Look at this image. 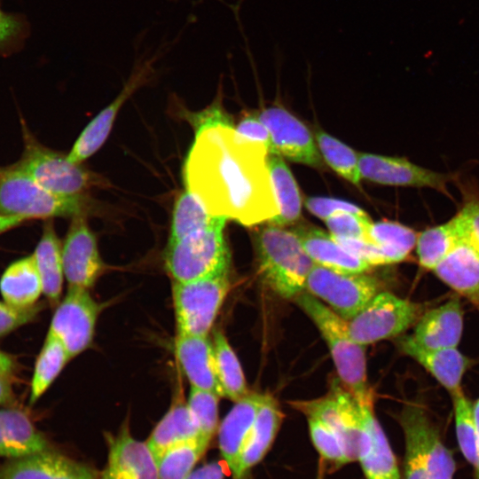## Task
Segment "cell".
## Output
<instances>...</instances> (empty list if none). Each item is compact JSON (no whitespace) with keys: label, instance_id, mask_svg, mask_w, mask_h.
I'll return each instance as SVG.
<instances>
[{"label":"cell","instance_id":"32","mask_svg":"<svg viewBox=\"0 0 479 479\" xmlns=\"http://www.w3.org/2000/svg\"><path fill=\"white\" fill-rule=\"evenodd\" d=\"M226 220L225 217L211 215L201 201L185 189L175 202L169 243Z\"/></svg>","mask_w":479,"mask_h":479},{"label":"cell","instance_id":"6","mask_svg":"<svg viewBox=\"0 0 479 479\" xmlns=\"http://www.w3.org/2000/svg\"><path fill=\"white\" fill-rule=\"evenodd\" d=\"M23 152L16 163L37 183L63 196H83L93 187L104 185L97 174L67 155L43 145L22 122Z\"/></svg>","mask_w":479,"mask_h":479},{"label":"cell","instance_id":"54","mask_svg":"<svg viewBox=\"0 0 479 479\" xmlns=\"http://www.w3.org/2000/svg\"><path fill=\"white\" fill-rule=\"evenodd\" d=\"M325 469H326V463L324 460H322L320 459V461L318 463V474H317V478L316 479H324V472H325Z\"/></svg>","mask_w":479,"mask_h":479},{"label":"cell","instance_id":"5","mask_svg":"<svg viewBox=\"0 0 479 479\" xmlns=\"http://www.w3.org/2000/svg\"><path fill=\"white\" fill-rule=\"evenodd\" d=\"M397 420L405 444L404 479H453L452 453L422 405L406 404Z\"/></svg>","mask_w":479,"mask_h":479},{"label":"cell","instance_id":"12","mask_svg":"<svg viewBox=\"0 0 479 479\" xmlns=\"http://www.w3.org/2000/svg\"><path fill=\"white\" fill-rule=\"evenodd\" d=\"M86 216L73 217L62 244V260L68 287L90 290L104 273L106 265Z\"/></svg>","mask_w":479,"mask_h":479},{"label":"cell","instance_id":"41","mask_svg":"<svg viewBox=\"0 0 479 479\" xmlns=\"http://www.w3.org/2000/svg\"><path fill=\"white\" fill-rule=\"evenodd\" d=\"M30 31V23L24 14L7 12L0 6V57L21 51Z\"/></svg>","mask_w":479,"mask_h":479},{"label":"cell","instance_id":"4","mask_svg":"<svg viewBox=\"0 0 479 479\" xmlns=\"http://www.w3.org/2000/svg\"><path fill=\"white\" fill-rule=\"evenodd\" d=\"M84 196H63L51 192L16 163L0 168V215L23 219L75 217L91 210Z\"/></svg>","mask_w":479,"mask_h":479},{"label":"cell","instance_id":"52","mask_svg":"<svg viewBox=\"0 0 479 479\" xmlns=\"http://www.w3.org/2000/svg\"><path fill=\"white\" fill-rule=\"evenodd\" d=\"M25 221L19 216L0 215V234L20 226Z\"/></svg>","mask_w":479,"mask_h":479},{"label":"cell","instance_id":"50","mask_svg":"<svg viewBox=\"0 0 479 479\" xmlns=\"http://www.w3.org/2000/svg\"><path fill=\"white\" fill-rule=\"evenodd\" d=\"M15 396L10 382V378L0 374V407L13 406Z\"/></svg>","mask_w":479,"mask_h":479},{"label":"cell","instance_id":"7","mask_svg":"<svg viewBox=\"0 0 479 479\" xmlns=\"http://www.w3.org/2000/svg\"><path fill=\"white\" fill-rule=\"evenodd\" d=\"M230 267L172 284L177 334L208 336L230 291Z\"/></svg>","mask_w":479,"mask_h":479},{"label":"cell","instance_id":"10","mask_svg":"<svg viewBox=\"0 0 479 479\" xmlns=\"http://www.w3.org/2000/svg\"><path fill=\"white\" fill-rule=\"evenodd\" d=\"M304 291L349 320L381 292V283L366 273H342L314 264Z\"/></svg>","mask_w":479,"mask_h":479},{"label":"cell","instance_id":"29","mask_svg":"<svg viewBox=\"0 0 479 479\" xmlns=\"http://www.w3.org/2000/svg\"><path fill=\"white\" fill-rule=\"evenodd\" d=\"M4 301L12 306L27 308L37 304L43 286L32 255L12 263L0 279Z\"/></svg>","mask_w":479,"mask_h":479},{"label":"cell","instance_id":"24","mask_svg":"<svg viewBox=\"0 0 479 479\" xmlns=\"http://www.w3.org/2000/svg\"><path fill=\"white\" fill-rule=\"evenodd\" d=\"M51 448L26 412L14 405L0 407V458L19 459Z\"/></svg>","mask_w":479,"mask_h":479},{"label":"cell","instance_id":"26","mask_svg":"<svg viewBox=\"0 0 479 479\" xmlns=\"http://www.w3.org/2000/svg\"><path fill=\"white\" fill-rule=\"evenodd\" d=\"M284 414L277 399L266 394L258 409L252 430L240 455L238 479H245L271 449Z\"/></svg>","mask_w":479,"mask_h":479},{"label":"cell","instance_id":"43","mask_svg":"<svg viewBox=\"0 0 479 479\" xmlns=\"http://www.w3.org/2000/svg\"><path fill=\"white\" fill-rule=\"evenodd\" d=\"M41 304L19 308L0 302V338L33 321L41 310Z\"/></svg>","mask_w":479,"mask_h":479},{"label":"cell","instance_id":"3","mask_svg":"<svg viewBox=\"0 0 479 479\" xmlns=\"http://www.w3.org/2000/svg\"><path fill=\"white\" fill-rule=\"evenodd\" d=\"M254 244L260 276L270 289L285 299L304 292L315 263L294 231L271 224L255 233Z\"/></svg>","mask_w":479,"mask_h":479},{"label":"cell","instance_id":"2","mask_svg":"<svg viewBox=\"0 0 479 479\" xmlns=\"http://www.w3.org/2000/svg\"><path fill=\"white\" fill-rule=\"evenodd\" d=\"M294 300L319 330L345 388L359 404H373L367 381L365 346L351 337L348 320L305 291Z\"/></svg>","mask_w":479,"mask_h":479},{"label":"cell","instance_id":"49","mask_svg":"<svg viewBox=\"0 0 479 479\" xmlns=\"http://www.w3.org/2000/svg\"><path fill=\"white\" fill-rule=\"evenodd\" d=\"M224 468L216 461L207 463L193 469L185 479H224Z\"/></svg>","mask_w":479,"mask_h":479},{"label":"cell","instance_id":"9","mask_svg":"<svg viewBox=\"0 0 479 479\" xmlns=\"http://www.w3.org/2000/svg\"><path fill=\"white\" fill-rule=\"evenodd\" d=\"M423 310L422 304L381 291L348 320L349 331L357 343L366 346L399 336L416 324Z\"/></svg>","mask_w":479,"mask_h":479},{"label":"cell","instance_id":"11","mask_svg":"<svg viewBox=\"0 0 479 479\" xmlns=\"http://www.w3.org/2000/svg\"><path fill=\"white\" fill-rule=\"evenodd\" d=\"M102 309L90 290L74 287H68L58 303L48 332L59 340L71 359L90 347Z\"/></svg>","mask_w":479,"mask_h":479},{"label":"cell","instance_id":"28","mask_svg":"<svg viewBox=\"0 0 479 479\" xmlns=\"http://www.w3.org/2000/svg\"><path fill=\"white\" fill-rule=\"evenodd\" d=\"M192 439H200V431L186 401L181 397L175 399L156 424L146 444L157 460L171 446Z\"/></svg>","mask_w":479,"mask_h":479},{"label":"cell","instance_id":"45","mask_svg":"<svg viewBox=\"0 0 479 479\" xmlns=\"http://www.w3.org/2000/svg\"><path fill=\"white\" fill-rule=\"evenodd\" d=\"M305 206L310 213L324 221L330 216L340 211H347L363 216L367 215L362 208L352 203L333 198L310 197L306 199Z\"/></svg>","mask_w":479,"mask_h":479},{"label":"cell","instance_id":"17","mask_svg":"<svg viewBox=\"0 0 479 479\" xmlns=\"http://www.w3.org/2000/svg\"><path fill=\"white\" fill-rule=\"evenodd\" d=\"M0 479H100L90 466L53 448L0 464Z\"/></svg>","mask_w":479,"mask_h":479},{"label":"cell","instance_id":"55","mask_svg":"<svg viewBox=\"0 0 479 479\" xmlns=\"http://www.w3.org/2000/svg\"><path fill=\"white\" fill-rule=\"evenodd\" d=\"M469 241L475 246L479 252V240H469Z\"/></svg>","mask_w":479,"mask_h":479},{"label":"cell","instance_id":"16","mask_svg":"<svg viewBox=\"0 0 479 479\" xmlns=\"http://www.w3.org/2000/svg\"><path fill=\"white\" fill-rule=\"evenodd\" d=\"M106 440L107 463L100 479H159L153 454L146 442L132 436L128 420L116 435L106 433Z\"/></svg>","mask_w":479,"mask_h":479},{"label":"cell","instance_id":"47","mask_svg":"<svg viewBox=\"0 0 479 479\" xmlns=\"http://www.w3.org/2000/svg\"><path fill=\"white\" fill-rule=\"evenodd\" d=\"M188 121L195 132L215 125H232L230 117L224 112L218 101L199 113H189Z\"/></svg>","mask_w":479,"mask_h":479},{"label":"cell","instance_id":"53","mask_svg":"<svg viewBox=\"0 0 479 479\" xmlns=\"http://www.w3.org/2000/svg\"><path fill=\"white\" fill-rule=\"evenodd\" d=\"M473 416H474V420H475L478 449H479V398L473 404ZM475 478L479 479V475Z\"/></svg>","mask_w":479,"mask_h":479},{"label":"cell","instance_id":"1","mask_svg":"<svg viewBox=\"0 0 479 479\" xmlns=\"http://www.w3.org/2000/svg\"><path fill=\"white\" fill-rule=\"evenodd\" d=\"M268 154L263 144L243 137L232 125L195 132L184 167L186 190L213 216L245 225L269 221L278 207Z\"/></svg>","mask_w":479,"mask_h":479},{"label":"cell","instance_id":"18","mask_svg":"<svg viewBox=\"0 0 479 479\" xmlns=\"http://www.w3.org/2000/svg\"><path fill=\"white\" fill-rule=\"evenodd\" d=\"M265 395L249 392L236 401L218 427L219 451L234 479H238L240 455Z\"/></svg>","mask_w":479,"mask_h":479},{"label":"cell","instance_id":"39","mask_svg":"<svg viewBox=\"0 0 479 479\" xmlns=\"http://www.w3.org/2000/svg\"><path fill=\"white\" fill-rule=\"evenodd\" d=\"M220 397L216 394L191 387L187 406L195 420L200 439L209 445L218 429V403Z\"/></svg>","mask_w":479,"mask_h":479},{"label":"cell","instance_id":"48","mask_svg":"<svg viewBox=\"0 0 479 479\" xmlns=\"http://www.w3.org/2000/svg\"><path fill=\"white\" fill-rule=\"evenodd\" d=\"M459 212L465 219L468 239L479 240V201L467 204Z\"/></svg>","mask_w":479,"mask_h":479},{"label":"cell","instance_id":"35","mask_svg":"<svg viewBox=\"0 0 479 479\" xmlns=\"http://www.w3.org/2000/svg\"><path fill=\"white\" fill-rule=\"evenodd\" d=\"M208 447L200 439L171 446L156 460L159 479H185Z\"/></svg>","mask_w":479,"mask_h":479},{"label":"cell","instance_id":"30","mask_svg":"<svg viewBox=\"0 0 479 479\" xmlns=\"http://www.w3.org/2000/svg\"><path fill=\"white\" fill-rule=\"evenodd\" d=\"M267 164L278 207V214L268 222L277 226L291 224L301 216L302 203L297 184L280 155L269 153Z\"/></svg>","mask_w":479,"mask_h":479},{"label":"cell","instance_id":"8","mask_svg":"<svg viewBox=\"0 0 479 479\" xmlns=\"http://www.w3.org/2000/svg\"><path fill=\"white\" fill-rule=\"evenodd\" d=\"M225 222L168 243L164 264L173 281H192L230 267L223 232Z\"/></svg>","mask_w":479,"mask_h":479},{"label":"cell","instance_id":"33","mask_svg":"<svg viewBox=\"0 0 479 479\" xmlns=\"http://www.w3.org/2000/svg\"><path fill=\"white\" fill-rule=\"evenodd\" d=\"M69 360L71 357L64 345L48 332L35 365L30 385V405L44 394Z\"/></svg>","mask_w":479,"mask_h":479},{"label":"cell","instance_id":"23","mask_svg":"<svg viewBox=\"0 0 479 479\" xmlns=\"http://www.w3.org/2000/svg\"><path fill=\"white\" fill-rule=\"evenodd\" d=\"M433 271L479 310V252L467 236L458 241Z\"/></svg>","mask_w":479,"mask_h":479},{"label":"cell","instance_id":"40","mask_svg":"<svg viewBox=\"0 0 479 479\" xmlns=\"http://www.w3.org/2000/svg\"><path fill=\"white\" fill-rule=\"evenodd\" d=\"M311 441L325 463L337 469L349 463L343 445L337 435L326 424L307 417Z\"/></svg>","mask_w":479,"mask_h":479},{"label":"cell","instance_id":"36","mask_svg":"<svg viewBox=\"0 0 479 479\" xmlns=\"http://www.w3.org/2000/svg\"><path fill=\"white\" fill-rule=\"evenodd\" d=\"M417 233L401 224L390 221L373 223L371 243L382 248L392 263L404 261L416 245Z\"/></svg>","mask_w":479,"mask_h":479},{"label":"cell","instance_id":"51","mask_svg":"<svg viewBox=\"0 0 479 479\" xmlns=\"http://www.w3.org/2000/svg\"><path fill=\"white\" fill-rule=\"evenodd\" d=\"M16 370L17 365L13 357L0 350V374L11 378Z\"/></svg>","mask_w":479,"mask_h":479},{"label":"cell","instance_id":"42","mask_svg":"<svg viewBox=\"0 0 479 479\" xmlns=\"http://www.w3.org/2000/svg\"><path fill=\"white\" fill-rule=\"evenodd\" d=\"M325 222L333 236L371 243L370 228L373 223L367 215L340 211L327 217Z\"/></svg>","mask_w":479,"mask_h":479},{"label":"cell","instance_id":"44","mask_svg":"<svg viewBox=\"0 0 479 479\" xmlns=\"http://www.w3.org/2000/svg\"><path fill=\"white\" fill-rule=\"evenodd\" d=\"M333 238L347 250L369 263L372 267L392 263L388 254L373 243L335 236H333Z\"/></svg>","mask_w":479,"mask_h":479},{"label":"cell","instance_id":"21","mask_svg":"<svg viewBox=\"0 0 479 479\" xmlns=\"http://www.w3.org/2000/svg\"><path fill=\"white\" fill-rule=\"evenodd\" d=\"M397 344L404 354L422 365L451 395L461 389L462 378L470 361L456 348H424L411 335L399 336Z\"/></svg>","mask_w":479,"mask_h":479},{"label":"cell","instance_id":"34","mask_svg":"<svg viewBox=\"0 0 479 479\" xmlns=\"http://www.w3.org/2000/svg\"><path fill=\"white\" fill-rule=\"evenodd\" d=\"M212 342L217 375L224 397L236 402L250 392L247 387L242 367L225 334L221 330H214Z\"/></svg>","mask_w":479,"mask_h":479},{"label":"cell","instance_id":"22","mask_svg":"<svg viewBox=\"0 0 479 479\" xmlns=\"http://www.w3.org/2000/svg\"><path fill=\"white\" fill-rule=\"evenodd\" d=\"M463 315L460 300L452 298L424 312L416 322L411 336L424 348H456L462 335Z\"/></svg>","mask_w":479,"mask_h":479},{"label":"cell","instance_id":"19","mask_svg":"<svg viewBox=\"0 0 479 479\" xmlns=\"http://www.w3.org/2000/svg\"><path fill=\"white\" fill-rule=\"evenodd\" d=\"M174 352L191 387L224 397L209 336L177 334Z\"/></svg>","mask_w":479,"mask_h":479},{"label":"cell","instance_id":"14","mask_svg":"<svg viewBox=\"0 0 479 479\" xmlns=\"http://www.w3.org/2000/svg\"><path fill=\"white\" fill-rule=\"evenodd\" d=\"M158 55L143 61L140 59L135 64L132 73L118 96L91 120L75 142L67 154L72 162H82L103 145L122 105L151 78L154 72L153 65Z\"/></svg>","mask_w":479,"mask_h":479},{"label":"cell","instance_id":"15","mask_svg":"<svg viewBox=\"0 0 479 479\" xmlns=\"http://www.w3.org/2000/svg\"><path fill=\"white\" fill-rule=\"evenodd\" d=\"M258 118L271 133L274 154L312 167L322 166L320 152L311 133L288 111L271 106L263 109Z\"/></svg>","mask_w":479,"mask_h":479},{"label":"cell","instance_id":"38","mask_svg":"<svg viewBox=\"0 0 479 479\" xmlns=\"http://www.w3.org/2000/svg\"><path fill=\"white\" fill-rule=\"evenodd\" d=\"M315 136L326 162L343 178L358 185L362 178L358 169L359 153L325 131L318 130Z\"/></svg>","mask_w":479,"mask_h":479},{"label":"cell","instance_id":"46","mask_svg":"<svg viewBox=\"0 0 479 479\" xmlns=\"http://www.w3.org/2000/svg\"><path fill=\"white\" fill-rule=\"evenodd\" d=\"M235 130L243 137L263 144L269 153H274V147L271 133L267 127L255 116L243 118L237 125Z\"/></svg>","mask_w":479,"mask_h":479},{"label":"cell","instance_id":"31","mask_svg":"<svg viewBox=\"0 0 479 479\" xmlns=\"http://www.w3.org/2000/svg\"><path fill=\"white\" fill-rule=\"evenodd\" d=\"M465 236L458 215L445 224L424 230L417 236L415 245L420 264L433 271Z\"/></svg>","mask_w":479,"mask_h":479},{"label":"cell","instance_id":"27","mask_svg":"<svg viewBox=\"0 0 479 479\" xmlns=\"http://www.w3.org/2000/svg\"><path fill=\"white\" fill-rule=\"evenodd\" d=\"M32 256L41 278L43 294L46 296L51 305H58L61 297L65 273L62 245L51 219L45 222L42 236Z\"/></svg>","mask_w":479,"mask_h":479},{"label":"cell","instance_id":"37","mask_svg":"<svg viewBox=\"0 0 479 479\" xmlns=\"http://www.w3.org/2000/svg\"><path fill=\"white\" fill-rule=\"evenodd\" d=\"M452 399L458 444L465 459L473 466L476 477L479 475V449L473 416V404L462 389L452 393Z\"/></svg>","mask_w":479,"mask_h":479},{"label":"cell","instance_id":"13","mask_svg":"<svg viewBox=\"0 0 479 479\" xmlns=\"http://www.w3.org/2000/svg\"><path fill=\"white\" fill-rule=\"evenodd\" d=\"M358 169L362 178L374 183L431 188L450 196L447 183L453 178L452 174L425 169L405 158L359 153Z\"/></svg>","mask_w":479,"mask_h":479},{"label":"cell","instance_id":"25","mask_svg":"<svg viewBox=\"0 0 479 479\" xmlns=\"http://www.w3.org/2000/svg\"><path fill=\"white\" fill-rule=\"evenodd\" d=\"M305 252L317 265L342 273H366L372 266L315 227L294 230Z\"/></svg>","mask_w":479,"mask_h":479},{"label":"cell","instance_id":"20","mask_svg":"<svg viewBox=\"0 0 479 479\" xmlns=\"http://www.w3.org/2000/svg\"><path fill=\"white\" fill-rule=\"evenodd\" d=\"M359 404L365 429L359 444L357 460L365 478L402 479L396 456L374 415L373 404Z\"/></svg>","mask_w":479,"mask_h":479}]
</instances>
